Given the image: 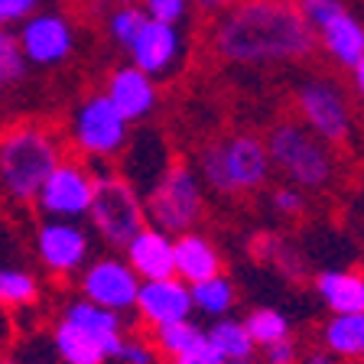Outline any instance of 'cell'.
Instances as JSON below:
<instances>
[{
  "instance_id": "1",
  "label": "cell",
  "mask_w": 364,
  "mask_h": 364,
  "mask_svg": "<svg viewBox=\"0 0 364 364\" xmlns=\"http://www.w3.org/2000/svg\"><path fill=\"white\" fill-rule=\"evenodd\" d=\"M318 49L303 7L287 0H237L212 26V53L228 65L283 68L309 62Z\"/></svg>"
},
{
  "instance_id": "2",
  "label": "cell",
  "mask_w": 364,
  "mask_h": 364,
  "mask_svg": "<svg viewBox=\"0 0 364 364\" xmlns=\"http://www.w3.org/2000/svg\"><path fill=\"white\" fill-rule=\"evenodd\" d=\"M196 173L205 189H212L215 196L237 198L264 189L273 176V166L264 136L237 130V134L208 140L198 150Z\"/></svg>"
},
{
  "instance_id": "3",
  "label": "cell",
  "mask_w": 364,
  "mask_h": 364,
  "mask_svg": "<svg viewBox=\"0 0 364 364\" xmlns=\"http://www.w3.org/2000/svg\"><path fill=\"white\" fill-rule=\"evenodd\" d=\"M270 166L287 179V186H296L303 192H322L335 182L338 163L326 140H318L306 124L299 121H277L270 134L264 136Z\"/></svg>"
},
{
  "instance_id": "4",
  "label": "cell",
  "mask_w": 364,
  "mask_h": 364,
  "mask_svg": "<svg viewBox=\"0 0 364 364\" xmlns=\"http://www.w3.org/2000/svg\"><path fill=\"white\" fill-rule=\"evenodd\" d=\"M59 163V140L36 124H20L0 136V189L14 202H36L43 182Z\"/></svg>"
},
{
  "instance_id": "5",
  "label": "cell",
  "mask_w": 364,
  "mask_h": 364,
  "mask_svg": "<svg viewBox=\"0 0 364 364\" xmlns=\"http://www.w3.org/2000/svg\"><path fill=\"white\" fill-rule=\"evenodd\" d=\"M95 169V198L88 208V228L107 247H127V241L146 225L144 196L124 179L111 163H91Z\"/></svg>"
},
{
  "instance_id": "6",
  "label": "cell",
  "mask_w": 364,
  "mask_h": 364,
  "mask_svg": "<svg viewBox=\"0 0 364 364\" xmlns=\"http://www.w3.org/2000/svg\"><path fill=\"white\" fill-rule=\"evenodd\" d=\"M146 225L166 231L169 237L189 235L205 215V186L186 163H173L159 182L144 196Z\"/></svg>"
},
{
  "instance_id": "7",
  "label": "cell",
  "mask_w": 364,
  "mask_h": 364,
  "mask_svg": "<svg viewBox=\"0 0 364 364\" xmlns=\"http://www.w3.org/2000/svg\"><path fill=\"white\" fill-rule=\"evenodd\" d=\"M68 134H72L75 150L85 156V163H111V159H121L124 146H127L130 124L101 91L75 107Z\"/></svg>"
},
{
  "instance_id": "8",
  "label": "cell",
  "mask_w": 364,
  "mask_h": 364,
  "mask_svg": "<svg viewBox=\"0 0 364 364\" xmlns=\"http://www.w3.org/2000/svg\"><path fill=\"white\" fill-rule=\"evenodd\" d=\"M296 111H299V124H306L328 146H341L351 140L355 111H351V101L345 95V88L335 78L328 75L306 78L296 88Z\"/></svg>"
},
{
  "instance_id": "9",
  "label": "cell",
  "mask_w": 364,
  "mask_h": 364,
  "mask_svg": "<svg viewBox=\"0 0 364 364\" xmlns=\"http://www.w3.org/2000/svg\"><path fill=\"white\" fill-rule=\"evenodd\" d=\"M95 198V169L85 159H62L36 196V208L55 221H85Z\"/></svg>"
},
{
  "instance_id": "10",
  "label": "cell",
  "mask_w": 364,
  "mask_h": 364,
  "mask_svg": "<svg viewBox=\"0 0 364 364\" xmlns=\"http://www.w3.org/2000/svg\"><path fill=\"white\" fill-rule=\"evenodd\" d=\"M136 293H140V277L130 270L127 260L114 257V254L91 257L78 273V296L117 316L134 312Z\"/></svg>"
},
{
  "instance_id": "11",
  "label": "cell",
  "mask_w": 364,
  "mask_h": 364,
  "mask_svg": "<svg viewBox=\"0 0 364 364\" xmlns=\"http://www.w3.org/2000/svg\"><path fill=\"white\" fill-rule=\"evenodd\" d=\"M36 257L53 277H78L91 260V228L82 221L46 218L33 237Z\"/></svg>"
},
{
  "instance_id": "12",
  "label": "cell",
  "mask_w": 364,
  "mask_h": 364,
  "mask_svg": "<svg viewBox=\"0 0 364 364\" xmlns=\"http://www.w3.org/2000/svg\"><path fill=\"white\" fill-rule=\"evenodd\" d=\"M130 65L140 68L144 75H150L153 82L169 78L173 72H179V65L186 62V36L179 33V26H166V23L146 20L144 30L136 33V39L127 46Z\"/></svg>"
},
{
  "instance_id": "13",
  "label": "cell",
  "mask_w": 364,
  "mask_h": 364,
  "mask_svg": "<svg viewBox=\"0 0 364 364\" xmlns=\"http://www.w3.org/2000/svg\"><path fill=\"white\" fill-rule=\"evenodd\" d=\"M16 39L33 65H59L75 49V30L62 14H33L30 20H23Z\"/></svg>"
},
{
  "instance_id": "14",
  "label": "cell",
  "mask_w": 364,
  "mask_h": 364,
  "mask_svg": "<svg viewBox=\"0 0 364 364\" xmlns=\"http://www.w3.org/2000/svg\"><path fill=\"white\" fill-rule=\"evenodd\" d=\"M134 312H136V318H140L144 326H150V328L173 326V322H182V318H192L189 283H182L179 277L140 283Z\"/></svg>"
},
{
  "instance_id": "15",
  "label": "cell",
  "mask_w": 364,
  "mask_h": 364,
  "mask_svg": "<svg viewBox=\"0 0 364 364\" xmlns=\"http://www.w3.org/2000/svg\"><path fill=\"white\" fill-rule=\"evenodd\" d=\"M176 237H169L166 231H159L153 225H144L124 247V260L130 264V270L140 277V283L146 280H166L176 277Z\"/></svg>"
},
{
  "instance_id": "16",
  "label": "cell",
  "mask_w": 364,
  "mask_h": 364,
  "mask_svg": "<svg viewBox=\"0 0 364 364\" xmlns=\"http://www.w3.org/2000/svg\"><path fill=\"white\" fill-rule=\"evenodd\" d=\"M124 153H127V156H121V169H117V173H121L140 196H146V192L159 182V176L173 166L166 156L163 136L153 134V130L134 134L127 140V146H124Z\"/></svg>"
},
{
  "instance_id": "17",
  "label": "cell",
  "mask_w": 364,
  "mask_h": 364,
  "mask_svg": "<svg viewBox=\"0 0 364 364\" xmlns=\"http://www.w3.org/2000/svg\"><path fill=\"white\" fill-rule=\"evenodd\" d=\"M105 95H107V101H111V105L127 117V124L146 121V117L156 111V105H159L156 82H153L150 75H144L140 68H134V65L114 68L111 78H107Z\"/></svg>"
},
{
  "instance_id": "18",
  "label": "cell",
  "mask_w": 364,
  "mask_h": 364,
  "mask_svg": "<svg viewBox=\"0 0 364 364\" xmlns=\"http://www.w3.org/2000/svg\"><path fill=\"white\" fill-rule=\"evenodd\" d=\"M318 49L328 55V62H335L338 68H355L364 59V20L355 16L348 7L338 10L326 26L316 30Z\"/></svg>"
},
{
  "instance_id": "19",
  "label": "cell",
  "mask_w": 364,
  "mask_h": 364,
  "mask_svg": "<svg viewBox=\"0 0 364 364\" xmlns=\"http://www.w3.org/2000/svg\"><path fill=\"white\" fill-rule=\"evenodd\" d=\"M173 250H176V277L182 283H189V287H196L202 280H212V277L221 273V250L205 235H198V231L179 235Z\"/></svg>"
},
{
  "instance_id": "20",
  "label": "cell",
  "mask_w": 364,
  "mask_h": 364,
  "mask_svg": "<svg viewBox=\"0 0 364 364\" xmlns=\"http://www.w3.org/2000/svg\"><path fill=\"white\" fill-rule=\"evenodd\" d=\"M53 351L62 364H107L114 361V348L105 345L101 338L88 335L85 328H78L75 322H68V318H55L53 326Z\"/></svg>"
},
{
  "instance_id": "21",
  "label": "cell",
  "mask_w": 364,
  "mask_h": 364,
  "mask_svg": "<svg viewBox=\"0 0 364 364\" xmlns=\"http://www.w3.org/2000/svg\"><path fill=\"white\" fill-rule=\"evenodd\" d=\"M59 316L68 318V322H75L78 328H85V332L95 335V338H101L105 345H111V348H114V361H117V355H121V345H124V338H127L124 316L101 309V306L88 303V299H82V296L68 299V303L62 306Z\"/></svg>"
},
{
  "instance_id": "22",
  "label": "cell",
  "mask_w": 364,
  "mask_h": 364,
  "mask_svg": "<svg viewBox=\"0 0 364 364\" xmlns=\"http://www.w3.org/2000/svg\"><path fill=\"white\" fill-rule=\"evenodd\" d=\"M316 293L332 316L364 312V273H358V270H322L316 277Z\"/></svg>"
},
{
  "instance_id": "23",
  "label": "cell",
  "mask_w": 364,
  "mask_h": 364,
  "mask_svg": "<svg viewBox=\"0 0 364 364\" xmlns=\"http://www.w3.org/2000/svg\"><path fill=\"white\" fill-rule=\"evenodd\" d=\"M156 348L169 358V361H186V358H202V355H215V348L208 345V335L202 326H196L192 318H182L173 326H159L153 328Z\"/></svg>"
},
{
  "instance_id": "24",
  "label": "cell",
  "mask_w": 364,
  "mask_h": 364,
  "mask_svg": "<svg viewBox=\"0 0 364 364\" xmlns=\"http://www.w3.org/2000/svg\"><path fill=\"white\" fill-rule=\"evenodd\" d=\"M322 348L341 361H364V312L328 318L322 326Z\"/></svg>"
},
{
  "instance_id": "25",
  "label": "cell",
  "mask_w": 364,
  "mask_h": 364,
  "mask_svg": "<svg viewBox=\"0 0 364 364\" xmlns=\"http://www.w3.org/2000/svg\"><path fill=\"white\" fill-rule=\"evenodd\" d=\"M205 335H208V345L215 348V355L221 358V361H241V358H254V351H257V345H254V338L247 335V328H244L241 318H215L212 326L205 328Z\"/></svg>"
},
{
  "instance_id": "26",
  "label": "cell",
  "mask_w": 364,
  "mask_h": 364,
  "mask_svg": "<svg viewBox=\"0 0 364 364\" xmlns=\"http://www.w3.org/2000/svg\"><path fill=\"white\" fill-rule=\"evenodd\" d=\"M189 293H192V312L212 318V322L215 318H225L237 303L235 283L228 280L225 273H218V277H212V280H202V283H196V287H189Z\"/></svg>"
},
{
  "instance_id": "27",
  "label": "cell",
  "mask_w": 364,
  "mask_h": 364,
  "mask_svg": "<svg viewBox=\"0 0 364 364\" xmlns=\"http://www.w3.org/2000/svg\"><path fill=\"white\" fill-rule=\"evenodd\" d=\"M39 299V280L20 267H0V309H26Z\"/></svg>"
},
{
  "instance_id": "28",
  "label": "cell",
  "mask_w": 364,
  "mask_h": 364,
  "mask_svg": "<svg viewBox=\"0 0 364 364\" xmlns=\"http://www.w3.org/2000/svg\"><path fill=\"white\" fill-rule=\"evenodd\" d=\"M244 328H247V335L254 338L257 348H267L273 341L289 338V318L280 309H273V306H257L244 318Z\"/></svg>"
},
{
  "instance_id": "29",
  "label": "cell",
  "mask_w": 364,
  "mask_h": 364,
  "mask_svg": "<svg viewBox=\"0 0 364 364\" xmlns=\"http://www.w3.org/2000/svg\"><path fill=\"white\" fill-rule=\"evenodd\" d=\"M144 23H146L144 7H136V4H121V7L107 16V33H111L114 43H121L124 49H127V46L136 39V33L144 30Z\"/></svg>"
},
{
  "instance_id": "30",
  "label": "cell",
  "mask_w": 364,
  "mask_h": 364,
  "mask_svg": "<svg viewBox=\"0 0 364 364\" xmlns=\"http://www.w3.org/2000/svg\"><path fill=\"white\" fill-rule=\"evenodd\" d=\"M26 55L20 49V39L16 33L10 30H0V85L4 82H20L26 75Z\"/></svg>"
},
{
  "instance_id": "31",
  "label": "cell",
  "mask_w": 364,
  "mask_h": 364,
  "mask_svg": "<svg viewBox=\"0 0 364 364\" xmlns=\"http://www.w3.org/2000/svg\"><path fill=\"white\" fill-rule=\"evenodd\" d=\"M146 20H156V23H166V26H182L189 20V10H192V0H140Z\"/></svg>"
},
{
  "instance_id": "32",
  "label": "cell",
  "mask_w": 364,
  "mask_h": 364,
  "mask_svg": "<svg viewBox=\"0 0 364 364\" xmlns=\"http://www.w3.org/2000/svg\"><path fill=\"white\" fill-rule=\"evenodd\" d=\"M270 205L273 212L283 215V218H296V215L306 212V192L296 189V186H280V189H273Z\"/></svg>"
},
{
  "instance_id": "33",
  "label": "cell",
  "mask_w": 364,
  "mask_h": 364,
  "mask_svg": "<svg viewBox=\"0 0 364 364\" xmlns=\"http://www.w3.org/2000/svg\"><path fill=\"white\" fill-rule=\"evenodd\" d=\"M117 361L121 364H156V348L144 338H124Z\"/></svg>"
},
{
  "instance_id": "34",
  "label": "cell",
  "mask_w": 364,
  "mask_h": 364,
  "mask_svg": "<svg viewBox=\"0 0 364 364\" xmlns=\"http://www.w3.org/2000/svg\"><path fill=\"white\" fill-rule=\"evenodd\" d=\"M39 0H0V30H7L14 23L30 20Z\"/></svg>"
},
{
  "instance_id": "35",
  "label": "cell",
  "mask_w": 364,
  "mask_h": 364,
  "mask_svg": "<svg viewBox=\"0 0 364 364\" xmlns=\"http://www.w3.org/2000/svg\"><path fill=\"white\" fill-rule=\"evenodd\" d=\"M338 10H345V0H309V4L303 7V14H306V20H309L312 30H318V26H326Z\"/></svg>"
},
{
  "instance_id": "36",
  "label": "cell",
  "mask_w": 364,
  "mask_h": 364,
  "mask_svg": "<svg viewBox=\"0 0 364 364\" xmlns=\"http://www.w3.org/2000/svg\"><path fill=\"white\" fill-rule=\"evenodd\" d=\"M264 364H299V351H296L293 338L273 341L264 348Z\"/></svg>"
},
{
  "instance_id": "37",
  "label": "cell",
  "mask_w": 364,
  "mask_h": 364,
  "mask_svg": "<svg viewBox=\"0 0 364 364\" xmlns=\"http://www.w3.org/2000/svg\"><path fill=\"white\" fill-rule=\"evenodd\" d=\"M351 88H355V95L364 101V59L351 68Z\"/></svg>"
},
{
  "instance_id": "38",
  "label": "cell",
  "mask_w": 364,
  "mask_h": 364,
  "mask_svg": "<svg viewBox=\"0 0 364 364\" xmlns=\"http://www.w3.org/2000/svg\"><path fill=\"white\" fill-rule=\"evenodd\" d=\"M303 364H341V358L328 355V351L322 348V351H312V355H306V358H303Z\"/></svg>"
},
{
  "instance_id": "39",
  "label": "cell",
  "mask_w": 364,
  "mask_h": 364,
  "mask_svg": "<svg viewBox=\"0 0 364 364\" xmlns=\"http://www.w3.org/2000/svg\"><path fill=\"white\" fill-rule=\"evenodd\" d=\"M237 0H198V7L202 10H221V14H225L228 7H235Z\"/></svg>"
},
{
  "instance_id": "40",
  "label": "cell",
  "mask_w": 364,
  "mask_h": 364,
  "mask_svg": "<svg viewBox=\"0 0 364 364\" xmlns=\"http://www.w3.org/2000/svg\"><path fill=\"white\" fill-rule=\"evenodd\" d=\"M176 364H225L218 355H202V358H186V361H176Z\"/></svg>"
},
{
  "instance_id": "41",
  "label": "cell",
  "mask_w": 364,
  "mask_h": 364,
  "mask_svg": "<svg viewBox=\"0 0 364 364\" xmlns=\"http://www.w3.org/2000/svg\"><path fill=\"white\" fill-rule=\"evenodd\" d=\"M228 364H260L257 358H241V361H228Z\"/></svg>"
},
{
  "instance_id": "42",
  "label": "cell",
  "mask_w": 364,
  "mask_h": 364,
  "mask_svg": "<svg viewBox=\"0 0 364 364\" xmlns=\"http://www.w3.org/2000/svg\"><path fill=\"white\" fill-rule=\"evenodd\" d=\"M287 4H293V7H306L309 0H287Z\"/></svg>"
},
{
  "instance_id": "43",
  "label": "cell",
  "mask_w": 364,
  "mask_h": 364,
  "mask_svg": "<svg viewBox=\"0 0 364 364\" xmlns=\"http://www.w3.org/2000/svg\"><path fill=\"white\" fill-rule=\"evenodd\" d=\"M0 364H20V361H14V358H0Z\"/></svg>"
},
{
  "instance_id": "44",
  "label": "cell",
  "mask_w": 364,
  "mask_h": 364,
  "mask_svg": "<svg viewBox=\"0 0 364 364\" xmlns=\"http://www.w3.org/2000/svg\"><path fill=\"white\" fill-rule=\"evenodd\" d=\"M117 4H140V0H117Z\"/></svg>"
},
{
  "instance_id": "45",
  "label": "cell",
  "mask_w": 364,
  "mask_h": 364,
  "mask_svg": "<svg viewBox=\"0 0 364 364\" xmlns=\"http://www.w3.org/2000/svg\"><path fill=\"white\" fill-rule=\"evenodd\" d=\"M163 364H176V361H163Z\"/></svg>"
},
{
  "instance_id": "46",
  "label": "cell",
  "mask_w": 364,
  "mask_h": 364,
  "mask_svg": "<svg viewBox=\"0 0 364 364\" xmlns=\"http://www.w3.org/2000/svg\"><path fill=\"white\" fill-rule=\"evenodd\" d=\"M30 364H33V361H30Z\"/></svg>"
}]
</instances>
